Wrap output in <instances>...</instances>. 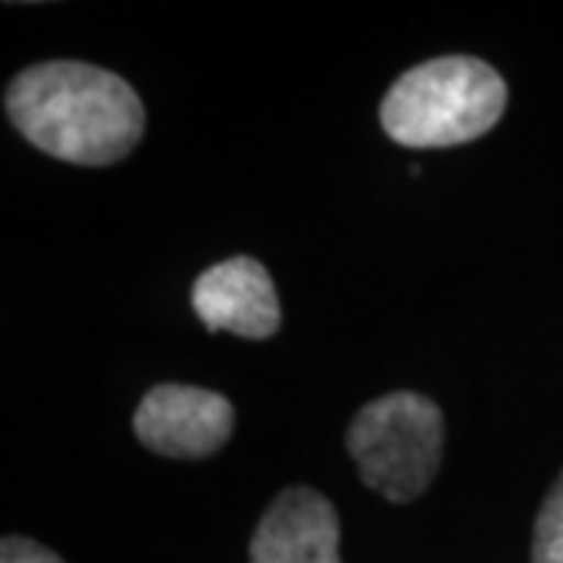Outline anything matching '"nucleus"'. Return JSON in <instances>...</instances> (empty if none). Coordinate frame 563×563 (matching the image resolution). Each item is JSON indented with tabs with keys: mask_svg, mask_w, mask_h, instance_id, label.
<instances>
[{
	"mask_svg": "<svg viewBox=\"0 0 563 563\" xmlns=\"http://www.w3.org/2000/svg\"><path fill=\"white\" fill-rule=\"evenodd\" d=\"M3 103L22 139L76 166H110L144 135L135 88L91 63H35L13 76Z\"/></svg>",
	"mask_w": 563,
	"mask_h": 563,
	"instance_id": "f257e3e1",
	"label": "nucleus"
},
{
	"mask_svg": "<svg viewBox=\"0 0 563 563\" xmlns=\"http://www.w3.org/2000/svg\"><path fill=\"white\" fill-rule=\"evenodd\" d=\"M507 85L476 57H439L404 73L385 95L379 120L404 147H454L483 139L501 120Z\"/></svg>",
	"mask_w": 563,
	"mask_h": 563,
	"instance_id": "f03ea898",
	"label": "nucleus"
},
{
	"mask_svg": "<svg viewBox=\"0 0 563 563\" xmlns=\"http://www.w3.org/2000/svg\"><path fill=\"white\" fill-rule=\"evenodd\" d=\"M442 448V410L417 391H391L369 401L347 429V451L361 479L395 504L413 501L429 488Z\"/></svg>",
	"mask_w": 563,
	"mask_h": 563,
	"instance_id": "7ed1b4c3",
	"label": "nucleus"
},
{
	"mask_svg": "<svg viewBox=\"0 0 563 563\" xmlns=\"http://www.w3.org/2000/svg\"><path fill=\"white\" fill-rule=\"evenodd\" d=\"M132 426L147 451L198 461L229 442L235 429V407L229 398L198 385L166 383L144 395Z\"/></svg>",
	"mask_w": 563,
	"mask_h": 563,
	"instance_id": "20e7f679",
	"label": "nucleus"
},
{
	"mask_svg": "<svg viewBox=\"0 0 563 563\" xmlns=\"http://www.w3.org/2000/svg\"><path fill=\"white\" fill-rule=\"evenodd\" d=\"M191 307L210 332L269 339L282 322L276 285L254 257H229L203 269L191 288Z\"/></svg>",
	"mask_w": 563,
	"mask_h": 563,
	"instance_id": "39448f33",
	"label": "nucleus"
},
{
	"mask_svg": "<svg viewBox=\"0 0 563 563\" xmlns=\"http://www.w3.org/2000/svg\"><path fill=\"white\" fill-rule=\"evenodd\" d=\"M342 526L317 488H285L266 507L251 539V563H342Z\"/></svg>",
	"mask_w": 563,
	"mask_h": 563,
	"instance_id": "423d86ee",
	"label": "nucleus"
},
{
	"mask_svg": "<svg viewBox=\"0 0 563 563\" xmlns=\"http://www.w3.org/2000/svg\"><path fill=\"white\" fill-rule=\"evenodd\" d=\"M532 563H563V470L536 517Z\"/></svg>",
	"mask_w": 563,
	"mask_h": 563,
	"instance_id": "0eeeda50",
	"label": "nucleus"
},
{
	"mask_svg": "<svg viewBox=\"0 0 563 563\" xmlns=\"http://www.w3.org/2000/svg\"><path fill=\"white\" fill-rule=\"evenodd\" d=\"M0 563H63L54 551L44 544L22 539V536H7L0 544Z\"/></svg>",
	"mask_w": 563,
	"mask_h": 563,
	"instance_id": "6e6552de",
	"label": "nucleus"
}]
</instances>
